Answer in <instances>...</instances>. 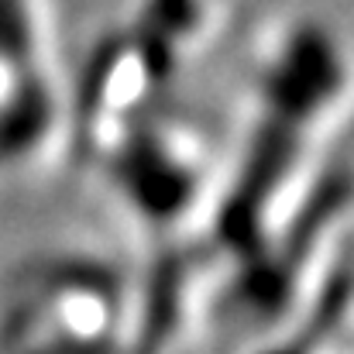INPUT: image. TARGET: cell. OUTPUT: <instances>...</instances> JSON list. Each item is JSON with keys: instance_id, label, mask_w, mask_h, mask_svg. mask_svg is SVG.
I'll return each instance as SVG.
<instances>
[{"instance_id": "6da1fadb", "label": "cell", "mask_w": 354, "mask_h": 354, "mask_svg": "<svg viewBox=\"0 0 354 354\" xmlns=\"http://www.w3.org/2000/svg\"><path fill=\"white\" fill-rule=\"evenodd\" d=\"M131 334L124 282L86 254L31 265L0 313V354H127Z\"/></svg>"}]
</instances>
